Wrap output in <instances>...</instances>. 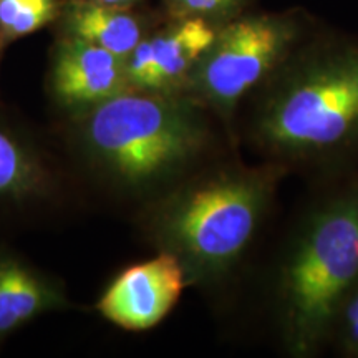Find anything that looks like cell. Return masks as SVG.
Segmentation results:
<instances>
[{"mask_svg": "<svg viewBox=\"0 0 358 358\" xmlns=\"http://www.w3.org/2000/svg\"><path fill=\"white\" fill-rule=\"evenodd\" d=\"M280 176L277 166L231 168L182 187L155 217L156 239L187 279L226 275L256 237Z\"/></svg>", "mask_w": 358, "mask_h": 358, "instance_id": "1", "label": "cell"}, {"mask_svg": "<svg viewBox=\"0 0 358 358\" xmlns=\"http://www.w3.org/2000/svg\"><path fill=\"white\" fill-rule=\"evenodd\" d=\"M357 284L358 187L313 209L282 264L280 327L292 355L319 350Z\"/></svg>", "mask_w": 358, "mask_h": 358, "instance_id": "2", "label": "cell"}, {"mask_svg": "<svg viewBox=\"0 0 358 358\" xmlns=\"http://www.w3.org/2000/svg\"><path fill=\"white\" fill-rule=\"evenodd\" d=\"M256 138L285 158H320L358 140V48L340 47L295 62L259 103Z\"/></svg>", "mask_w": 358, "mask_h": 358, "instance_id": "3", "label": "cell"}, {"mask_svg": "<svg viewBox=\"0 0 358 358\" xmlns=\"http://www.w3.org/2000/svg\"><path fill=\"white\" fill-rule=\"evenodd\" d=\"M88 150L133 187L166 181L194 161L208 143V124L191 96L127 90L88 110Z\"/></svg>", "mask_w": 358, "mask_h": 358, "instance_id": "4", "label": "cell"}, {"mask_svg": "<svg viewBox=\"0 0 358 358\" xmlns=\"http://www.w3.org/2000/svg\"><path fill=\"white\" fill-rule=\"evenodd\" d=\"M297 38L299 25L292 17L237 15L219 27L192 71L187 96L229 120L248 93L284 66Z\"/></svg>", "mask_w": 358, "mask_h": 358, "instance_id": "5", "label": "cell"}, {"mask_svg": "<svg viewBox=\"0 0 358 358\" xmlns=\"http://www.w3.org/2000/svg\"><path fill=\"white\" fill-rule=\"evenodd\" d=\"M214 22L186 17L150 32L127 58L129 90L163 95L185 93L196 65L219 30Z\"/></svg>", "mask_w": 358, "mask_h": 358, "instance_id": "6", "label": "cell"}, {"mask_svg": "<svg viewBox=\"0 0 358 358\" xmlns=\"http://www.w3.org/2000/svg\"><path fill=\"white\" fill-rule=\"evenodd\" d=\"M186 271L171 252L128 267L103 294L98 310L106 320L127 330L158 325L176 306L186 285Z\"/></svg>", "mask_w": 358, "mask_h": 358, "instance_id": "7", "label": "cell"}, {"mask_svg": "<svg viewBox=\"0 0 358 358\" xmlns=\"http://www.w3.org/2000/svg\"><path fill=\"white\" fill-rule=\"evenodd\" d=\"M52 90L65 106L90 110L129 90L127 60L80 38L62 37L53 53Z\"/></svg>", "mask_w": 358, "mask_h": 358, "instance_id": "8", "label": "cell"}, {"mask_svg": "<svg viewBox=\"0 0 358 358\" xmlns=\"http://www.w3.org/2000/svg\"><path fill=\"white\" fill-rule=\"evenodd\" d=\"M62 37L80 38L127 58L146 37V19L133 6H108L90 0H64L60 17Z\"/></svg>", "mask_w": 358, "mask_h": 358, "instance_id": "9", "label": "cell"}, {"mask_svg": "<svg viewBox=\"0 0 358 358\" xmlns=\"http://www.w3.org/2000/svg\"><path fill=\"white\" fill-rule=\"evenodd\" d=\"M65 306L60 290L12 257L0 256V338L40 313Z\"/></svg>", "mask_w": 358, "mask_h": 358, "instance_id": "10", "label": "cell"}, {"mask_svg": "<svg viewBox=\"0 0 358 358\" xmlns=\"http://www.w3.org/2000/svg\"><path fill=\"white\" fill-rule=\"evenodd\" d=\"M42 185V169L22 143L0 128V199H19Z\"/></svg>", "mask_w": 358, "mask_h": 358, "instance_id": "11", "label": "cell"}, {"mask_svg": "<svg viewBox=\"0 0 358 358\" xmlns=\"http://www.w3.org/2000/svg\"><path fill=\"white\" fill-rule=\"evenodd\" d=\"M64 0H0V43L27 37L60 17Z\"/></svg>", "mask_w": 358, "mask_h": 358, "instance_id": "12", "label": "cell"}, {"mask_svg": "<svg viewBox=\"0 0 358 358\" xmlns=\"http://www.w3.org/2000/svg\"><path fill=\"white\" fill-rule=\"evenodd\" d=\"M249 0H164L171 19L198 17L222 25L236 19Z\"/></svg>", "mask_w": 358, "mask_h": 358, "instance_id": "13", "label": "cell"}, {"mask_svg": "<svg viewBox=\"0 0 358 358\" xmlns=\"http://www.w3.org/2000/svg\"><path fill=\"white\" fill-rule=\"evenodd\" d=\"M90 2L108 3V6H124V7H129V6H134V3H136V2H140V0H90Z\"/></svg>", "mask_w": 358, "mask_h": 358, "instance_id": "14", "label": "cell"}, {"mask_svg": "<svg viewBox=\"0 0 358 358\" xmlns=\"http://www.w3.org/2000/svg\"><path fill=\"white\" fill-rule=\"evenodd\" d=\"M0 47H2V43H0Z\"/></svg>", "mask_w": 358, "mask_h": 358, "instance_id": "15", "label": "cell"}]
</instances>
